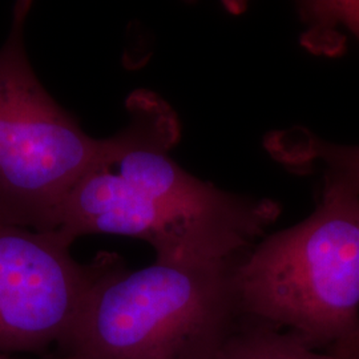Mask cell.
<instances>
[{"label":"cell","mask_w":359,"mask_h":359,"mask_svg":"<svg viewBox=\"0 0 359 359\" xmlns=\"http://www.w3.org/2000/svg\"><path fill=\"white\" fill-rule=\"evenodd\" d=\"M301 163L322 160L327 169L339 172L359 184V145H338L308 136L301 142Z\"/></svg>","instance_id":"52a82bcc"},{"label":"cell","mask_w":359,"mask_h":359,"mask_svg":"<svg viewBox=\"0 0 359 359\" xmlns=\"http://www.w3.org/2000/svg\"><path fill=\"white\" fill-rule=\"evenodd\" d=\"M236 285L244 317L359 359V184L327 169L313 215L249 249Z\"/></svg>","instance_id":"6da1fadb"},{"label":"cell","mask_w":359,"mask_h":359,"mask_svg":"<svg viewBox=\"0 0 359 359\" xmlns=\"http://www.w3.org/2000/svg\"><path fill=\"white\" fill-rule=\"evenodd\" d=\"M216 359H347L305 346L290 333L244 317Z\"/></svg>","instance_id":"8992f818"},{"label":"cell","mask_w":359,"mask_h":359,"mask_svg":"<svg viewBox=\"0 0 359 359\" xmlns=\"http://www.w3.org/2000/svg\"><path fill=\"white\" fill-rule=\"evenodd\" d=\"M240 258L139 270L123 262L92 292L57 347L62 359H216L244 320Z\"/></svg>","instance_id":"7a4b0ae2"},{"label":"cell","mask_w":359,"mask_h":359,"mask_svg":"<svg viewBox=\"0 0 359 359\" xmlns=\"http://www.w3.org/2000/svg\"><path fill=\"white\" fill-rule=\"evenodd\" d=\"M31 1L13 6L0 47V221L55 231L74 184L102 149L40 83L25 44Z\"/></svg>","instance_id":"277c9868"},{"label":"cell","mask_w":359,"mask_h":359,"mask_svg":"<svg viewBox=\"0 0 359 359\" xmlns=\"http://www.w3.org/2000/svg\"><path fill=\"white\" fill-rule=\"evenodd\" d=\"M127 108L128 126L104 139L99 160L167 216L193 264L244 256L278 217V204L221 191L180 167L169 154L179 118L154 92H133Z\"/></svg>","instance_id":"3957f363"},{"label":"cell","mask_w":359,"mask_h":359,"mask_svg":"<svg viewBox=\"0 0 359 359\" xmlns=\"http://www.w3.org/2000/svg\"><path fill=\"white\" fill-rule=\"evenodd\" d=\"M0 359H8L6 355H0Z\"/></svg>","instance_id":"ba28073f"},{"label":"cell","mask_w":359,"mask_h":359,"mask_svg":"<svg viewBox=\"0 0 359 359\" xmlns=\"http://www.w3.org/2000/svg\"><path fill=\"white\" fill-rule=\"evenodd\" d=\"M74 243L0 221V355L60 346L95 287L123 264L114 253L81 264Z\"/></svg>","instance_id":"5b68a950"}]
</instances>
